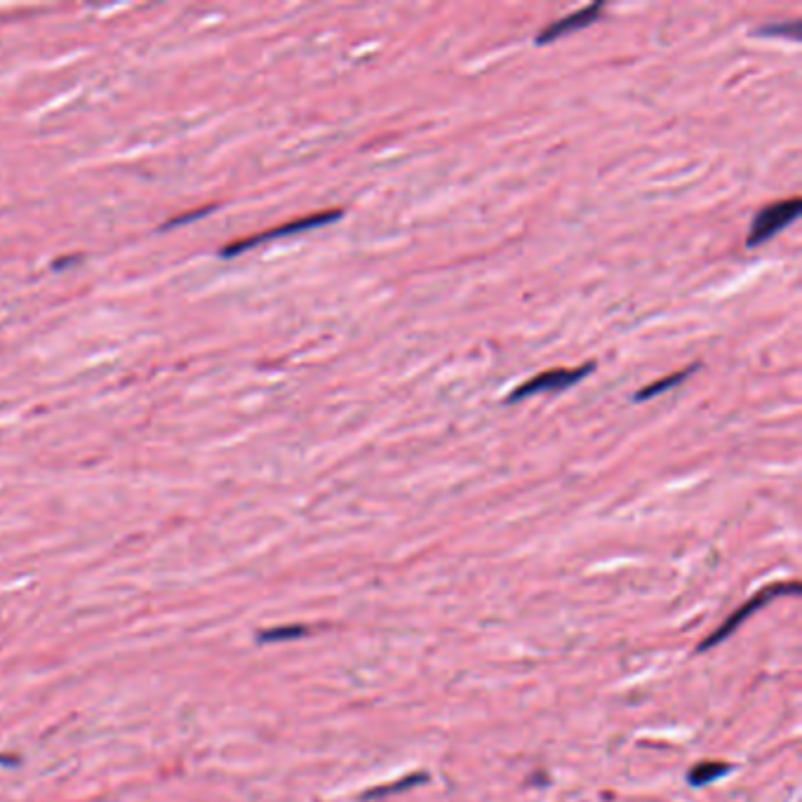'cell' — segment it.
Masks as SVG:
<instances>
[{"label": "cell", "instance_id": "obj_3", "mask_svg": "<svg viewBox=\"0 0 802 802\" xmlns=\"http://www.w3.org/2000/svg\"><path fill=\"white\" fill-rule=\"evenodd\" d=\"M342 215H344L342 210H325V212H318V215H311V217L297 219V222L283 224V226H278V229H271V231L259 233V236H255V238L240 240V243H233V245H229V247H224V250H222V255H224V257H233V255H240V252L252 250V247H257V245L266 243V240H276V238L294 236V233L311 231V229H320V226H327V224L337 222V219H342Z\"/></svg>", "mask_w": 802, "mask_h": 802}, {"label": "cell", "instance_id": "obj_5", "mask_svg": "<svg viewBox=\"0 0 802 802\" xmlns=\"http://www.w3.org/2000/svg\"><path fill=\"white\" fill-rule=\"evenodd\" d=\"M779 591H784V586H772V588H767V591H760V596H755L753 600H748V605H741L737 610V614H734L730 621H725V624L718 628V633H715L711 640H706V643L701 645V650H706V647L720 643V640H723L725 636H730L734 628H737L746 617H751V614L758 610L760 605H763V603L767 605L774 596H779Z\"/></svg>", "mask_w": 802, "mask_h": 802}, {"label": "cell", "instance_id": "obj_4", "mask_svg": "<svg viewBox=\"0 0 802 802\" xmlns=\"http://www.w3.org/2000/svg\"><path fill=\"white\" fill-rule=\"evenodd\" d=\"M603 10H605V3H596V5H588V8L579 10V12H572V15L558 19V22L548 24L544 31H539L537 38H534V43H537V45L556 43L558 38H565V36H570V33H574V31L586 29V26H591L593 22H598L600 15H603Z\"/></svg>", "mask_w": 802, "mask_h": 802}, {"label": "cell", "instance_id": "obj_1", "mask_svg": "<svg viewBox=\"0 0 802 802\" xmlns=\"http://www.w3.org/2000/svg\"><path fill=\"white\" fill-rule=\"evenodd\" d=\"M802 212V200L800 198H788V200H777V203L763 207L758 215L753 217L751 231L746 236V247L765 245L767 240H772L774 236H779L781 231L788 229L795 219L800 217Z\"/></svg>", "mask_w": 802, "mask_h": 802}, {"label": "cell", "instance_id": "obj_8", "mask_svg": "<svg viewBox=\"0 0 802 802\" xmlns=\"http://www.w3.org/2000/svg\"><path fill=\"white\" fill-rule=\"evenodd\" d=\"M758 36L795 40V38L800 36V22H798V19H788V22H774V24L760 26V29H758Z\"/></svg>", "mask_w": 802, "mask_h": 802}, {"label": "cell", "instance_id": "obj_2", "mask_svg": "<svg viewBox=\"0 0 802 802\" xmlns=\"http://www.w3.org/2000/svg\"><path fill=\"white\" fill-rule=\"evenodd\" d=\"M596 370V363H586L581 367H572V370H548V372H541L537 377L527 379L525 384H520L518 389H513L509 393V398L504 400L506 405H513V403H520V400H527L532 396H539V393H560V391H567L570 386L584 382V379Z\"/></svg>", "mask_w": 802, "mask_h": 802}, {"label": "cell", "instance_id": "obj_7", "mask_svg": "<svg viewBox=\"0 0 802 802\" xmlns=\"http://www.w3.org/2000/svg\"><path fill=\"white\" fill-rule=\"evenodd\" d=\"M727 770H730V767L723 763H701L687 774V779H690L692 786H704L711 784V781H715L718 777H723V774H727Z\"/></svg>", "mask_w": 802, "mask_h": 802}, {"label": "cell", "instance_id": "obj_6", "mask_svg": "<svg viewBox=\"0 0 802 802\" xmlns=\"http://www.w3.org/2000/svg\"><path fill=\"white\" fill-rule=\"evenodd\" d=\"M697 370H699V363H694V365H690V367H685V370L673 372V374H668V377L659 379V382H654V384H650V386H645L643 391H638L636 403H645V400L657 398V396H661V393H666L668 389H675V386L683 384L685 379H687V377H692V374L697 372Z\"/></svg>", "mask_w": 802, "mask_h": 802}]
</instances>
